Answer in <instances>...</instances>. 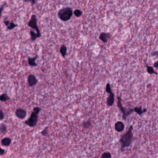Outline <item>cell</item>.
I'll use <instances>...</instances> for the list:
<instances>
[{
    "label": "cell",
    "instance_id": "f546056e",
    "mask_svg": "<svg viewBox=\"0 0 158 158\" xmlns=\"http://www.w3.org/2000/svg\"><path fill=\"white\" fill-rule=\"evenodd\" d=\"M153 66L156 68H158V61H157L154 63Z\"/></svg>",
    "mask_w": 158,
    "mask_h": 158
},
{
    "label": "cell",
    "instance_id": "52a82bcc",
    "mask_svg": "<svg viewBox=\"0 0 158 158\" xmlns=\"http://www.w3.org/2000/svg\"><path fill=\"white\" fill-rule=\"evenodd\" d=\"M28 85L30 87L36 85L38 83V80L36 77L33 74H30L27 78Z\"/></svg>",
    "mask_w": 158,
    "mask_h": 158
},
{
    "label": "cell",
    "instance_id": "d6986e66",
    "mask_svg": "<svg viewBox=\"0 0 158 158\" xmlns=\"http://www.w3.org/2000/svg\"><path fill=\"white\" fill-rule=\"evenodd\" d=\"M91 124L92 123H91V121L89 120L88 121L83 122V123H82V126L84 128H88L91 126Z\"/></svg>",
    "mask_w": 158,
    "mask_h": 158
},
{
    "label": "cell",
    "instance_id": "3957f363",
    "mask_svg": "<svg viewBox=\"0 0 158 158\" xmlns=\"http://www.w3.org/2000/svg\"><path fill=\"white\" fill-rule=\"evenodd\" d=\"M41 111V108L38 107H34L31 113V117L25 122V124L30 127L35 126L38 120V115Z\"/></svg>",
    "mask_w": 158,
    "mask_h": 158
},
{
    "label": "cell",
    "instance_id": "ffe728a7",
    "mask_svg": "<svg viewBox=\"0 0 158 158\" xmlns=\"http://www.w3.org/2000/svg\"><path fill=\"white\" fill-rule=\"evenodd\" d=\"M73 13L74 14L75 16H76L77 17H80L83 15V13L79 9H76L73 12Z\"/></svg>",
    "mask_w": 158,
    "mask_h": 158
},
{
    "label": "cell",
    "instance_id": "6da1fadb",
    "mask_svg": "<svg viewBox=\"0 0 158 158\" xmlns=\"http://www.w3.org/2000/svg\"><path fill=\"white\" fill-rule=\"evenodd\" d=\"M133 126L132 125H130L127 132L122 135L120 140L122 148L128 147L131 144L133 137Z\"/></svg>",
    "mask_w": 158,
    "mask_h": 158
},
{
    "label": "cell",
    "instance_id": "f1b7e54d",
    "mask_svg": "<svg viewBox=\"0 0 158 158\" xmlns=\"http://www.w3.org/2000/svg\"><path fill=\"white\" fill-rule=\"evenodd\" d=\"M151 55L152 56H157L158 57V51H156L152 53Z\"/></svg>",
    "mask_w": 158,
    "mask_h": 158
},
{
    "label": "cell",
    "instance_id": "d4e9b609",
    "mask_svg": "<svg viewBox=\"0 0 158 158\" xmlns=\"http://www.w3.org/2000/svg\"><path fill=\"white\" fill-rule=\"evenodd\" d=\"M23 0L26 2H30L33 5L36 4L37 2L36 0Z\"/></svg>",
    "mask_w": 158,
    "mask_h": 158
},
{
    "label": "cell",
    "instance_id": "30bf717a",
    "mask_svg": "<svg viewBox=\"0 0 158 158\" xmlns=\"http://www.w3.org/2000/svg\"><path fill=\"white\" fill-rule=\"evenodd\" d=\"M115 102V94L112 91L109 93V96L107 99L106 103L108 106L111 107L112 106Z\"/></svg>",
    "mask_w": 158,
    "mask_h": 158
},
{
    "label": "cell",
    "instance_id": "7c38bea8",
    "mask_svg": "<svg viewBox=\"0 0 158 158\" xmlns=\"http://www.w3.org/2000/svg\"><path fill=\"white\" fill-rule=\"evenodd\" d=\"M38 57V55H36L34 57L31 58L29 57L28 59V63L29 65L31 66H38L37 64L36 63L35 60Z\"/></svg>",
    "mask_w": 158,
    "mask_h": 158
},
{
    "label": "cell",
    "instance_id": "44dd1931",
    "mask_svg": "<svg viewBox=\"0 0 158 158\" xmlns=\"http://www.w3.org/2000/svg\"><path fill=\"white\" fill-rule=\"evenodd\" d=\"M0 132L2 133H4L6 132L7 131V128L6 125L3 123H1L0 124Z\"/></svg>",
    "mask_w": 158,
    "mask_h": 158
},
{
    "label": "cell",
    "instance_id": "7a4b0ae2",
    "mask_svg": "<svg viewBox=\"0 0 158 158\" xmlns=\"http://www.w3.org/2000/svg\"><path fill=\"white\" fill-rule=\"evenodd\" d=\"M73 11L71 7H65L60 9L58 15L59 18L64 22H66L71 20L73 15Z\"/></svg>",
    "mask_w": 158,
    "mask_h": 158
},
{
    "label": "cell",
    "instance_id": "e0dca14e",
    "mask_svg": "<svg viewBox=\"0 0 158 158\" xmlns=\"http://www.w3.org/2000/svg\"><path fill=\"white\" fill-rule=\"evenodd\" d=\"M146 71L148 73L152 75V74H157V72H155L153 67L152 66H149L147 65H146Z\"/></svg>",
    "mask_w": 158,
    "mask_h": 158
},
{
    "label": "cell",
    "instance_id": "ac0fdd59",
    "mask_svg": "<svg viewBox=\"0 0 158 158\" xmlns=\"http://www.w3.org/2000/svg\"><path fill=\"white\" fill-rule=\"evenodd\" d=\"M10 99V98L6 93L2 94L0 97V100L1 102H6L7 100Z\"/></svg>",
    "mask_w": 158,
    "mask_h": 158
},
{
    "label": "cell",
    "instance_id": "83f0119b",
    "mask_svg": "<svg viewBox=\"0 0 158 158\" xmlns=\"http://www.w3.org/2000/svg\"><path fill=\"white\" fill-rule=\"evenodd\" d=\"M5 152V150L4 149H3L2 148L0 149V156H2L4 154Z\"/></svg>",
    "mask_w": 158,
    "mask_h": 158
},
{
    "label": "cell",
    "instance_id": "9a60e30c",
    "mask_svg": "<svg viewBox=\"0 0 158 158\" xmlns=\"http://www.w3.org/2000/svg\"><path fill=\"white\" fill-rule=\"evenodd\" d=\"M134 111L136 113L139 114V115H141L145 112L147 111V109H144V110H142V107L140 106V107H135L134 109Z\"/></svg>",
    "mask_w": 158,
    "mask_h": 158
},
{
    "label": "cell",
    "instance_id": "5b68a950",
    "mask_svg": "<svg viewBox=\"0 0 158 158\" xmlns=\"http://www.w3.org/2000/svg\"><path fill=\"white\" fill-rule=\"evenodd\" d=\"M37 22H38V20L37 18L36 15L33 14L31 16L30 20L28 22L27 25H28V26L30 27L31 28H32L33 29H35L37 33L38 34H39L41 36V32L40 30V29L38 26Z\"/></svg>",
    "mask_w": 158,
    "mask_h": 158
},
{
    "label": "cell",
    "instance_id": "5bb4252c",
    "mask_svg": "<svg viewBox=\"0 0 158 158\" xmlns=\"http://www.w3.org/2000/svg\"><path fill=\"white\" fill-rule=\"evenodd\" d=\"M30 33L31 40L33 41H35L37 38H40L41 36L39 34H38L37 33H35L33 31H30Z\"/></svg>",
    "mask_w": 158,
    "mask_h": 158
},
{
    "label": "cell",
    "instance_id": "cb8c5ba5",
    "mask_svg": "<svg viewBox=\"0 0 158 158\" xmlns=\"http://www.w3.org/2000/svg\"><path fill=\"white\" fill-rule=\"evenodd\" d=\"M48 127H46L41 132V134L43 135V136H46V135H47L48 134Z\"/></svg>",
    "mask_w": 158,
    "mask_h": 158
},
{
    "label": "cell",
    "instance_id": "4316f807",
    "mask_svg": "<svg viewBox=\"0 0 158 158\" xmlns=\"http://www.w3.org/2000/svg\"><path fill=\"white\" fill-rule=\"evenodd\" d=\"M6 3L5 2L4 3H3V4L1 6V7H0V13H1H1L2 12V11H3V9H4V7H5V6L6 5Z\"/></svg>",
    "mask_w": 158,
    "mask_h": 158
},
{
    "label": "cell",
    "instance_id": "2e32d148",
    "mask_svg": "<svg viewBox=\"0 0 158 158\" xmlns=\"http://www.w3.org/2000/svg\"><path fill=\"white\" fill-rule=\"evenodd\" d=\"M60 53L63 58H65L67 53V47L65 45H63L60 48Z\"/></svg>",
    "mask_w": 158,
    "mask_h": 158
},
{
    "label": "cell",
    "instance_id": "ba28073f",
    "mask_svg": "<svg viewBox=\"0 0 158 158\" xmlns=\"http://www.w3.org/2000/svg\"><path fill=\"white\" fill-rule=\"evenodd\" d=\"M3 23H4V24L5 25V26H7V29L8 30H13V29H14L15 27H17L18 26V25L15 23H13V21H10L8 20H7L6 19H5L4 21H3Z\"/></svg>",
    "mask_w": 158,
    "mask_h": 158
},
{
    "label": "cell",
    "instance_id": "9c48e42d",
    "mask_svg": "<svg viewBox=\"0 0 158 158\" xmlns=\"http://www.w3.org/2000/svg\"><path fill=\"white\" fill-rule=\"evenodd\" d=\"M111 37L110 33H101L99 36V39L104 43H107Z\"/></svg>",
    "mask_w": 158,
    "mask_h": 158
},
{
    "label": "cell",
    "instance_id": "8fae6325",
    "mask_svg": "<svg viewBox=\"0 0 158 158\" xmlns=\"http://www.w3.org/2000/svg\"><path fill=\"white\" fill-rule=\"evenodd\" d=\"M115 128L116 131L118 132H122L125 128V125L124 123L121 121L117 122L115 123Z\"/></svg>",
    "mask_w": 158,
    "mask_h": 158
},
{
    "label": "cell",
    "instance_id": "603a6c76",
    "mask_svg": "<svg viewBox=\"0 0 158 158\" xmlns=\"http://www.w3.org/2000/svg\"><path fill=\"white\" fill-rule=\"evenodd\" d=\"M106 92L107 93H108L109 94L112 92V90H111V86H110V83H108L107 84V85H106Z\"/></svg>",
    "mask_w": 158,
    "mask_h": 158
},
{
    "label": "cell",
    "instance_id": "277c9868",
    "mask_svg": "<svg viewBox=\"0 0 158 158\" xmlns=\"http://www.w3.org/2000/svg\"><path fill=\"white\" fill-rule=\"evenodd\" d=\"M118 108L119 109L123 115V118L124 120H126L128 116L131 114L134 111V109H127L123 107L122 103V99L121 98L119 97H118V102L117 103Z\"/></svg>",
    "mask_w": 158,
    "mask_h": 158
},
{
    "label": "cell",
    "instance_id": "8992f818",
    "mask_svg": "<svg viewBox=\"0 0 158 158\" xmlns=\"http://www.w3.org/2000/svg\"><path fill=\"white\" fill-rule=\"evenodd\" d=\"M15 114L16 116L19 119H25L26 116L27 112L24 109L19 108L16 110Z\"/></svg>",
    "mask_w": 158,
    "mask_h": 158
},
{
    "label": "cell",
    "instance_id": "4fadbf2b",
    "mask_svg": "<svg viewBox=\"0 0 158 158\" xmlns=\"http://www.w3.org/2000/svg\"><path fill=\"white\" fill-rule=\"evenodd\" d=\"M11 142H12V140L8 137L4 138L2 139L1 141L2 145L5 146H9L11 144Z\"/></svg>",
    "mask_w": 158,
    "mask_h": 158
},
{
    "label": "cell",
    "instance_id": "7402d4cb",
    "mask_svg": "<svg viewBox=\"0 0 158 158\" xmlns=\"http://www.w3.org/2000/svg\"><path fill=\"white\" fill-rule=\"evenodd\" d=\"M112 157L111 154L109 152H105L101 156L102 158H111Z\"/></svg>",
    "mask_w": 158,
    "mask_h": 158
},
{
    "label": "cell",
    "instance_id": "484cf974",
    "mask_svg": "<svg viewBox=\"0 0 158 158\" xmlns=\"http://www.w3.org/2000/svg\"><path fill=\"white\" fill-rule=\"evenodd\" d=\"M5 117V115L3 113L2 110H0V119L1 121H2Z\"/></svg>",
    "mask_w": 158,
    "mask_h": 158
}]
</instances>
